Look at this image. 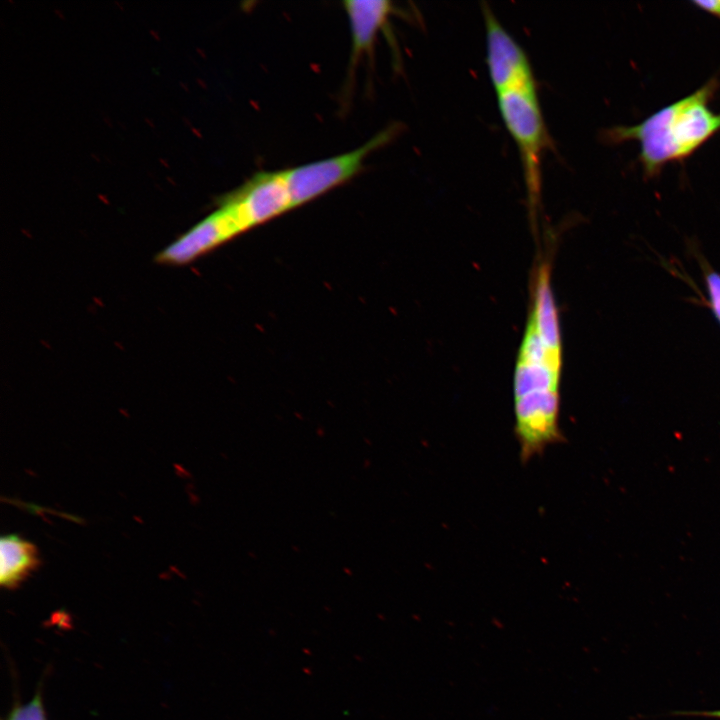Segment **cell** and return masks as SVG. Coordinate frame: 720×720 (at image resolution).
Returning <instances> with one entry per match:
<instances>
[{"instance_id":"6da1fadb","label":"cell","mask_w":720,"mask_h":720,"mask_svg":"<svg viewBox=\"0 0 720 720\" xmlns=\"http://www.w3.org/2000/svg\"><path fill=\"white\" fill-rule=\"evenodd\" d=\"M551 273L548 268L533 273L513 377L514 431L525 458L540 456L563 440L559 425L562 337Z\"/></svg>"},{"instance_id":"7a4b0ae2","label":"cell","mask_w":720,"mask_h":720,"mask_svg":"<svg viewBox=\"0 0 720 720\" xmlns=\"http://www.w3.org/2000/svg\"><path fill=\"white\" fill-rule=\"evenodd\" d=\"M719 86V79L713 77L640 123L610 128L603 137L611 144L638 141L645 177L657 176L666 164L685 160L720 132V113L709 106Z\"/></svg>"},{"instance_id":"3957f363","label":"cell","mask_w":720,"mask_h":720,"mask_svg":"<svg viewBox=\"0 0 720 720\" xmlns=\"http://www.w3.org/2000/svg\"><path fill=\"white\" fill-rule=\"evenodd\" d=\"M497 101L503 123L519 151L530 218L534 224L541 201V160L548 145L537 88L501 93L497 95Z\"/></svg>"},{"instance_id":"277c9868","label":"cell","mask_w":720,"mask_h":720,"mask_svg":"<svg viewBox=\"0 0 720 720\" xmlns=\"http://www.w3.org/2000/svg\"><path fill=\"white\" fill-rule=\"evenodd\" d=\"M398 131V125H390L349 152L283 170L293 207L350 181L362 171L366 158L388 144Z\"/></svg>"},{"instance_id":"5b68a950","label":"cell","mask_w":720,"mask_h":720,"mask_svg":"<svg viewBox=\"0 0 720 720\" xmlns=\"http://www.w3.org/2000/svg\"><path fill=\"white\" fill-rule=\"evenodd\" d=\"M222 208L240 233L294 208L283 170L260 171L223 196Z\"/></svg>"},{"instance_id":"8992f818","label":"cell","mask_w":720,"mask_h":720,"mask_svg":"<svg viewBox=\"0 0 720 720\" xmlns=\"http://www.w3.org/2000/svg\"><path fill=\"white\" fill-rule=\"evenodd\" d=\"M488 74L496 94L537 88L527 54L487 4H482Z\"/></svg>"},{"instance_id":"52a82bcc","label":"cell","mask_w":720,"mask_h":720,"mask_svg":"<svg viewBox=\"0 0 720 720\" xmlns=\"http://www.w3.org/2000/svg\"><path fill=\"white\" fill-rule=\"evenodd\" d=\"M342 5L351 35L349 75L352 76L362 57L373 51L378 35L386 29L396 8L387 0H347Z\"/></svg>"},{"instance_id":"ba28073f","label":"cell","mask_w":720,"mask_h":720,"mask_svg":"<svg viewBox=\"0 0 720 720\" xmlns=\"http://www.w3.org/2000/svg\"><path fill=\"white\" fill-rule=\"evenodd\" d=\"M37 553L30 542L17 535L0 540V584L13 587L37 565Z\"/></svg>"},{"instance_id":"9c48e42d","label":"cell","mask_w":720,"mask_h":720,"mask_svg":"<svg viewBox=\"0 0 720 720\" xmlns=\"http://www.w3.org/2000/svg\"><path fill=\"white\" fill-rule=\"evenodd\" d=\"M707 285L710 293L712 309L720 321V274L711 272L707 276Z\"/></svg>"},{"instance_id":"30bf717a","label":"cell","mask_w":720,"mask_h":720,"mask_svg":"<svg viewBox=\"0 0 720 720\" xmlns=\"http://www.w3.org/2000/svg\"><path fill=\"white\" fill-rule=\"evenodd\" d=\"M692 4L720 19V0L693 1Z\"/></svg>"},{"instance_id":"8fae6325","label":"cell","mask_w":720,"mask_h":720,"mask_svg":"<svg viewBox=\"0 0 720 720\" xmlns=\"http://www.w3.org/2000/svg\"><path fill=\"white\" fill-rule=\"evenodd\" d=\"M702 715L720 717V711L705 712V713H702Z\"/></svg>"}]
</instances>
